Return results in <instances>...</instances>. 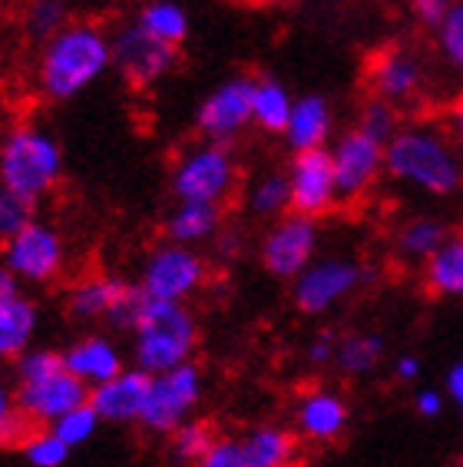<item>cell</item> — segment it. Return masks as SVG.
I'll list each match as a JSON object with an SVG mask.
<instances>
[{
  "label": "cell",
  "instance_id": "6da1fadb",
  "mask_svg": "<svg viewBox=\"0 0 463 467\" xmlns=\"http://www.w3.org/2000/svg\"><path fill=\"white\" fill-rule=\"evenodd\" d=\"M113 70V34L93 20H73L46 44L36 57V90L50 103L87 93Z\"/></svg>",
  "mask_w": 463,
  "mask_h": 467
},
{
  "label": "cell",
  "instance_id": "7a4b0ae2",
  "mask_svg": "<svg viewBox=\"0 0 463 467\" xmlns=\"http://www.w3.org/2000/svg\"><path fill=\"white\" fill-rule=\"evenodd\" d=\"M63 176V146L46 126L17 123L0 136V186L17 196L44 199Z\"/></svg>",
  "mask_w": 463,
  "mask_h": 467
},
{
  "label": "cell",
  "instance_id": "3957f363",
  "mask_svg": "<svg viewBox=\"0 0 463 467\" xmlns=\"http://www.w3.org/2000/svg\"><path fill=\"white\" fill-rule=\"evenodd\" d=\"M196 342V318L186 306L143 298L139 318L133 325V368L146 371L152 378L166 375V371L192 361Z\"/></svg>",
  "mask_w": 463,
  "mask_h": 467
},
{
  "label": "cell",
  "instance_id": "277c9868",
  "mask_svg": "<svg viewBox=\"0 0 463 467\" xmlns=\"http://www.w3.org/2000/svg\"><path fill=\"white\" fill-rule=\"evenodd\" d=\"M384 170L430 196H454L463 186V166L454 146L427 130H401L394 136L384 146Z\"/></svg>",
  "mask_w": 463,
  "mask_h": 467
},
{
  "label": "cell",
  "instance_id": "5b68a950",
  "mask_svg": "<svg viewBox=\"0 0 463 467\" xmlns=\"http://www.w3.org/2000/svg\"><path fill=\"white\" fill-rule=\"evenodd\" d=\"M235 180H239V166L232 160L229 146L202 143L179 156L170 186L176 202H212V206H222V199L232 192Z\"/></svg>",
  "mask_w": 463,
  "mask_h": 467
},
{
  "label": "cell",
  "instance_id": "8992f818",
  "mask_svg": "<svg viewBox=\"0 0 463 467\" xmlns=\"http://www.w3.org/2000/svg\"><path fill=\"white\" fill-rule=\"evenodd\" d=\"M205 282V259L196 249L176 243H162L146 255L139 288L152 302H176L186 306Z\"/></svg>",
  "mask_w": 463,
  "mask_h": 467
},
{
  "label": "cell",
  "instance_id": "52a82bcc",
  "mask_svg": "<svg viewBox=\"0 0 463 467\" xmlns=\"http://www.w3.org/2000/svg\"><path fill=\"white\" fill-rule=\"evenodd\" d=\"M199 398H202V371L192 361L156 375L139 424L152 434H176L189 421V414L196 411Z\"/></svg>",
  "mask_w": 463,
  "mask_h": 467
},
{
  "label": "cell",
  "instance_id": "ba28073f",
  "mask_svg": "<svg viewBox=\"0 0 463 467\" xmlns=\"http://www.w3.org/2000/svg\"><path fill=\"white\" fill-rule=\"evenodd\" d=\"M179 63V47H170L146 34L139 24H123L113 30V70L129 87H152L170 77Z\"/></svg>",
  "mask_w": 463,
  "mask_h": 467
},
{
  "label": "cell",
  "instance_id": "9c48e42d",
  "mask_svg": "<svg viewBox=\"0 0 463 467\" xmlns=\"http://www.w3.org/2000/svg\"><path fill=\"white\" fill-rule=\"evenodd\" d=\"M17 282L27 285H46L67 265V243L50 223H30L20 235H14L10 243H4V262Z\"/></svg>",
  "mask_w": 463,
  "mask_h": 467
},
{
  "label": "cell",
  "instance_id": "30bf717a",
  "mask_svg": "<svg viewBox=\"0 0 463 467\" xmlns=\"http://www.w3.org/2000/svg\"><path fill=\"white\" fill-rule=\"evenodd\" d=\"M314 249H318V223L288 213L262 239V265L268 275L294 282L314 262Z\"/></svg>",
  "mask_w": 463,
  "mask_h": 467
},
{
  "label": "cell",
  "instance_id": "8fae6325",
  "mask_svg": "<svg viewBox=\"0 0 463 467\" xmlns=\"http://www.w3.org/2000/svg\"><path fill=\"white\" fill-rule=\"evenodd\" d=\"M252 93H255L252 77H232L199 103L196 130L205 136V143L229 146L252 123Z\"/></svg>",
  "mask_w": 463,
  "mask_h": 467
},
{
  "label": "cell",
  "instance_id": "7c38bea8",
  "mask_svg": "<svg viewBox=\"0 0 463 467\" xmlns=\"http://www.w3.org/2000/svg\"><path fill=\"white\" fill-rule=\"evenodd\" d=\"M361 282H367V269H361L351 259H321L292 282L294 306L304 315H324L341 298H347Z\"/></svg>",
  "mask_w": 463,
  "mask_h": 467
},
{
  "label": "cell",
  "instance_id": "4fadbf2b",
  "mask_svg": "<svg viewBox=\"0 0 463 467\" xmlns=\"http://www.w3.org/2000/svg\"><path fill=\"white\" fill-rule=\"evenodd\" d=\"M288 186H292V213L308 219H318L324 213H331L334 202L341 199L331 150L294 153L292 166H288Z\"/></svg>",
  "mask_w": 463,
  "mask_h": 467
},
{
  "label": "cell",
  "instance_id": "5bb4252c",
  "mask_svg": "<svg viewBox=\"0 0 463 467\" xmlns=\"http://www.w3.org/2000/svg\"><path fill=\"white\" fill-rule=\"evenodd\" d=\"M83 405H89V388L70 371H57L44 381L17 385V408L30 424L54 428L63 414L77 411Z\"/></svg>",
  "mask_w": 463,
  "mask_h": 467
},
{
  "label": "cell",
  "instance_id": "9a60e30c",
  "mask_svg": "<svg viewBox=\"0 0 463 467\" xmlns=\"http://www.w3.org/2000/svg\"><path fill=\"white\" fill-rule=\"evenodd\" d=\"M331 162H334L341 199H357L384 170V146L371 140L365 130H351L334 143Z\"/></svg>",
  "mask_w": 463,
  "mask_h": 467
},
{
  "label": "cell",
  "instance_id": "2e32d148",
  "mask_svg": "<svg viewBox=\"0 0 463 467\" xmlns=\"http://www.w3.org/2000/svg\"><path fill=\"white\" fill-rule=\"evenodd\" d=\"M152 375L139 368H126L113 381L89 388V408L99 414V421L109 424H136L143 418L146 398H149Z\"/></svg>",
  "mask_w": 463,
  "mask_h": 467
},
{
  "label": "cell",
  "instance_id": "e0dca14e",
  "mask_svg": "<svg viewBox=\"0 0 463 467\" xmlns=\"http://www.w3.org/2000/svg\"><path fill=\"white\" fill-rule=\"evenodd\" d=\"M63 365L73 378H80L87 388H99L113 381L116 375H123V351L109 335H87L77 338L70 348L63 351Z\"/></svg>",
  "mask_w": 463,
  "mask_h": 467
},
{
  "label": "cell",
  "instance_id": "ac0fdd59",
  "mask_svg": "<svg viewBox=\"0 0 463 467\" xmlns=\"http://www.w3.org/2000/svg\"><path fill=\"white\" fill-rule=\"evenodd\" d=\"M294 428L308 441H334L347 428V401L334 391H308L294 408Z\"/></svg>",
  "mask_w": 463,
  "mask_h": 467
},
{
  "label": "cell",
  "instance_id": "d6986e66",
  "mask_svg": "<svg viewBox=\"0 0 463 467\" xmlns=\"http://www.w3.org/2000/svg\"><path fill=\"white\" fill-rule=\"evenodd\" d=\"M133 292V285L126 279H116V275H93V279H83L73 285L70 292V315L80 318V322H103L116 308L123 306L126 296Z\"/></svg>",
  "mask_w": 463,
  "mask_h": 467
},
{
  "label": "cell",
  "instance_id": "ffe728a7",
  "mask_svg": "<svg viewBox=\"0 0 463 467\" xmlns=\"http://www.w3.org/2000/svg\"><path fill=\"white\" fill-rule=\"evenodd\" d=\"M331 103L321 93H308V97L294 99L292 119H288L285 140L294 153H312V150H324L331 136Z\"/></svg>",
  "mask_w": 463,
  "mask_h": 467
},
{
  "label": "cell",
  "instance_id": "44dd1931",
  "mask_svg": "<svg viewBox=\"0 0 463 467\" xmlns=\"http://www.w3.org/2000/svg\"><path fill=\"white\" fill-rule=\"evenodd\" d=\"M40 328V312L34 298L24 292L0 302V361H17L34 348V335Z\"/></svg>",
  "mask_w": 463,
  "mask_h": 467
},
{
  "label": "cell",
  "instance_id": "7402d4cb",
  "mask_svg": "<svg viewBox=\"0 0 463 467\" xmlns=\"http://www.w3.org/2000/svg\"><path fill=\"white\" fill-rule=\"evenodd\" d=\"M222 229V206L212 202H176L170 216H166V235L176 245H199L215 239Z\"/></svg>",
  "mask_w": 463,
  "mask_h": 467
},
{
  "label": "cell",
  "instance_id": "603a6c76",
  "mask_svg": "<svg viewBox=\"0 0 463 467\" xmlns=\"http://www.w3.org/2000/svg\"><path fill=\"white\" fill-rule=\"evenodd\" d=\"M294 97L288 87L275 77H259L255 80V93H252V123L259 126L262 133H282L285 136L288 119H292Z\"/></svg>",
  "mask_w": 463,
  "mask_h": 467
},
{
  "label": "cell",
  "instance_id": "cb8c5ba5",
  "mask_svg": "<svg viewBox=\"0 0 463 467\" xmlns=\"http://www.w3.org/2000/svg\"><path fill=\"white\" fill-rule=\"evenodd\" d=\"M242 458H245V467H292L294 434L278 424L252 428L242 438Z\"/></svg>",
  "mask_w": 463,
  "mask_h": 467
},
{
  "label": "cell",
  "instance_id": "d4e9b609",
  "mask_svg": "<svg viewBox=\"0 0 463 467\" xmlns=\"http://www.w3.org/2000/svg\"><path fill=\"white\" fill-rule=\"evenodd\" d=\"M424 80V67L407 50H387L375 67V87L381 99H404Z\"/></svg>",
  "mask_w": 463,
  "mask_h": 467
},
{
  "label": "cell",
  "instance_id": "484cf974",
  "mask_svg": "<svg viewBox=\"0 0 463 467\" xmlns=\"http://www.w3.org/2000/svg\"><path fill=\"white\" fill-rule=\"evenodd\" d=\"M424 282L444 298H463V235H450L434 259L424 262Z\"/></svg>",
  "mask_w": 463,
  "mask_h": 467
},
{
  "label": "cell",
  "instance_id": "4316f807",
  "mask_svg": "<svg viewBox=\"0 0 463 467\" xmlns=\"http://www.w3.org/2000/svg\"><path fill=\"white\" fill-rule=\"evenodd\" d=\"M136 24L170 47H179L189 36V14L179 0H146L136 14Z\"/></svg>",
  "mask_w": 463,
  "mask_h": 467
},
{
  "label": "cell",
  "instance_id": "83f0119b",
  "mask_svg": "<svg viewBox=\"0 0 463 467\" xmlns=\"http://www.w3.org/2000/svg\"><path fill=\"white\" fill-rule=\"evenodd\" d=\"M447 239H450V233H447V225L440 219L420 216V219H410L401 233H397V252L410 262H427L444 249Z\"/></svg>",
  "mask_w": 463,
  "mask_h": 467
},
{
  "label": "cell",
  "instance_id": "f1b7e54d",
  "mask_svg": "<svg viewBox=\"0 0 463 467\" xmlns=\"http://www.w3.org/2000/svg\"><path fill=\"white\" fill-rule=\"evenodd\" d=\"M73 24V7L70 0H27L24 7V30L30 40L46 44L50 36H57L63 27Z\"/></svg>",
  "mask_w": 463,
  "mask_h": 467
},
{
  "label": "cell",
  "instance_id": "f546056e",
  "mask_svg": "<svg viewBox=\"0 0 463 467\" xmlns=\"http://www.w3.org/2000/svg\"><path fill=\"white\" fill-rule=\"evenodd\" d=\"M384 355V338L377 335H347L341 338L338 345V358L334 365L341 368V375L347 378H361V375H371L377 368V361Z\"/></svg>",
  "mask_w": 463,
  "mask_h": 467
},
{
  "label": "cell",
  "instance_id": "4dcf8cb0",
  "mask_svg": "<svg viewBox=\"0 0 463 467\" xmlns=\"http://www.w3.org/2000/svg\"><path fill=\"white\" fill-rule=\"evenodd\" d=\"M249 209L262 219H282L292 209V186L288 172H265L249 189Z\"/></svg>",
  "mask_w": 463,
  "mask_h": 467
},
{
  "label": "cell",
  "instance_id": "1f68e13d",
  "mask_svg": "<svg viewBox=\"0 0 463 467\" xmlns=\"http://www.w3.org/2000/svg\"><path fill=\"white\" fill-rule=\"evenodd\" d=\"M20 451L30 467H63L70 461V448L50 428H40L27 441H20Z\"/></svg>",
  "mask_w": 463,
  "mask_h": 467
},
{
  "label": "cell",
  "instance_id": "d6a6232c",
  "mask_svg": "<svg viewBox=\"0 0 463 467\" xmlns=\"http://www.w3.org/2000/svg\"><path fill=\"white\" fill-rule=\"evenodd\" d=\"M170 438H172V458H176L179 464H199V461L205 458V451L215 444L209 424H202V421H186L176 434H170Z\"/></svg>",
  "mask_w": 463,
  "mask_h": 467
},
{
  "label": "cell",
  "instance_id": "836d02e7",
  "mask_svg": "<svg viewBox=\"0 0 463 467\" xmlns=\"http://www.w3.org/2000/svg\"><path fill=\"white\" fill-rule=\"evenodd\" d=\"M34 206L36 202H30V199L0 186V243H10V239L24 233L30 223H36Z\"/></svg>",
  "mask_w": 463,
  "mask_h": 467
},
{
  "label": "cell",
  "instance_id": "e575fe53",
  "mask_svg": "<svg viewBox=\"0 0 463 467\" xmlns=\"http://www.w3.org/2000/svg\"><path fill=\"white\" fill-rule=\"evenodd\" d=\"M57 371H67V365H63V351H54V348H30L27 355H20V358L14 361L17 385L44 381V378L57 375Z\"/></svg>",
  "mask_w": 463,
  "mask_h": 467
},
{
  "label": "cell",
  "instance_id": "d590c367",
  "mask_svg": "<svg viewBox=\"0 0 463 467\" xmlns=\"http://www.w3.org/2000/svg\"><path fill=\"white\" fill-rule=\"evenodd\" d=\"M99 414L93 411L89 405H83V408H77V411H70V414H63L60 421L50 428V431L57 434V438L67 444V448H80V444H87L93 434H97V428H99Z\"/></svg>",
  "mask_w": 463,
  "mask_h": 467
},
{
  "label": "cell",
  "instance_id": "8d00e7d4",
  "mask_svg": "<svg viewBox=\"0 0 463 467\" xmlns=\"http://www.w3.org/2000/svg\"><path fill=\"white\" fill-rule=\"evenodd\" d=\"M357 130H365L371 140H377L381 146H387L394 140V136L401 133L397 130V113H394V107L387 103V99H375V103H367L365 113H361V126Z\"/></svg>",
  "mask_w": 463,
  "mask_h": 467
},
{
  "label": "cell",
  "instance_id": "74e56055",
  "mask_svg": "<svg viewBox=\"0 0 463 467\" xmlns=\"http://www.w3.org/2000/svg\"><path fill=\"white\" fill-rule=\"evenodd\" d=\"M437 36H440V50L457 70H463V0H454V7L447 10V17L440 20L437 27Z\"/></svg>",
  "mask_w": 463,
  "mask_h": 467
},
{
  "label": "cell",
  "instance_id": "f35d334b",
  "mask_svg": "<svg viewBox=\"0 0 463 467\" xmlns=\"http://www.w3.org/2000/svg\"><path fill=\"white\" fill-rule=\"evenodd\" d=\"M17 434H24V441H27L34 431H30V421L17 408V391H10V385L0 378V441L7 444Z\"/></svg>",
  "mask_w": 463,
  "mask_h": 467
},
{
  "label": "cell",
  "instance_id": "ab89813d",
  "mask_svg": "<svg viewBox=\"0 0 463 467\" xmlns=\"http://www.w3.org/2000/svg\"><path fill=\"white\" fill-rule=\"evenodd\" d=\"M196 467H245V458H242V441H232V438L215 441Z\"/></svg>",
  "mask_w": 463,
  "mask_h": 467
},
{
  "label": "cell",
  "instance_id": "60d3db41",
  "mask_svg": "<svg viewBox=\"0 0 463 467\" xmlns=\"http://www.w3.org/2000/svg\"><path fill=\"white\" fill-rule=\"evenodd\" d=\"M454 7V0H410V10L417 14L420 24H427V27H440V20L447 17V10Z\"/></svg>",
  "mask_w": 463,
  "mask_h": 467
},
{
  "label": "cell",
  "instance_id": "b9f144b4",
  "mask_svg": "<svg viewBox=\"0 0 463 467\" xmlns=\"http://www.w3.org/2000/svg\"><path fill=\"white\" fill-rule=\"evenodd\" d=\"M444 405H447V395L437 391V388H420L417 395H414V411L420 418H437V414L444 411Z\"/></svg>",
  "mask_w": 463,
  "mask_h": 467
},
{
  "label": "cell",
  "instance_id": "7bdbcfd3",
  "mask_svg": "<svg viewBox=\"0 0 463 467\" xmlns=\"http://www.w3.org/2000/svg\"><path fill=\"white\" fill-rule=\"evenodd\" d=\"M338 338L334 335H318L312 345H308V361L312 365H328V361L338 358Z\"/></svg>",
  "mask_w": 463,
  "mask_h": 467
},
{
  "label": "cell",
  "instance_id": "ee69618b",
  "mask_svg": "<svg viewBox=\"0 0 463 467\" xmlns=\"http://www.w3.org/2000/svg\"><path fill=\"white\" fill-rule=\"evenodd\" d=\"M444 391H447V398H450V401H454V405L463 411V358H460V361H454V365L447 368Z\"/></svg>",
  "mask_w": 463,
  "mask_h": 467
},
{
  "label": "cell",
  "instance_id": "f6af8a7d",
  "mask_svg": "<svg viewBox=\"0 0 463 467\" xmlns=\"http://www.w3.org/2000/svg\"><path fill=\"white\" fill-rule=\"evenodd\" d=\"M394 375H397V381H420V375H424V365H420L417 355H397V361H394Z\"/></svg>",
  "mask_w": 463,
  "mask_h": 467
},
{
  "label": "cell",
  "instance_id": "bcb514c9",
  "mask_svg": "<svg viewBox=\"0 0 463 467\" xmlns=\"http://www.w3.org/2000/svg\"><path fill=\"white\" fill-rule=\"evenodd\" d=\"M20 296V282L17 275L7 269V265H0V302H7V298Z\"/></svg>",
  "mask_w": 463,
  "mask_h": 467
},
{
  "label": "cell",
  "instance_id": "7dc6e473",
  "mask_svg": "<svg viewBox=\"0 0 463 467\" xmlns=\"http://www.w3.org/2000/svg\"><path fill=\"white\" fill-rule=\"evenodd\" d=\"M215 239H219V252H225V255L239 252V239H235V233H222V235H215Z\"/></svg>",
  "mask_w": 463,
  "mask_h": 467
},
{
  "label": "cell",
  "instance_id": "c3c4849f",
  "mask_svg": "<svg viewBox=\"0 0 463 467\" xmlns=\"http://www.w3.org/2000/svg\"><path fill=\"white\" fill-rule=\"evenodd\" d=\"M454 140H457V146H460V153H463V107L457 109V117H454Z\"/></svg>",
  "mask_w": 463,
  "mask_h": 467
}]
</instances>
